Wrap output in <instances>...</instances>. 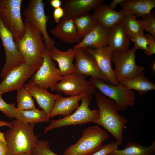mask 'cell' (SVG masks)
I'll list each match as a JSON object with an SVG mask.
<instances>
[{
  "label": "cell",
  "mask_w": 155,
  "mask_h": 155,
  "mask_svg": "<svg viewBox=\"0 0 155 155\" xmlns=\"http://www.w3.org/2000/svg\"><path fill=\"white\" fill-rule=\"evenodd\" d=\"M11 122L5 136L7 155H14L23 152L32 153L38 140L34 133V124L16 119Z\"/></svg>",
  "instance_id": "3"
},
{
  "label": "cell",
  "mask_w": 155,
  "mask_h": 155,
  "mask_svg": "<svg viewBox=\"0 0 155 155\" xmlns=\"http://www.w3.org/2000/svg\"><path fill=\"white\" fill-rule=\"evenodd\" d=\"M119 145L115 141L112 142L108 144L102 145L101 148L98 151L91 155H107L112 153L118 149Z\"/></svg>",
  "instance_id": "35"
},
{
  "label": "cell",
  "mask_w": 155,
  "mask_h": 155,
  "mask_svg": "<svg viewBox=\"0 0 155 155\" xmlns=\"http://www.w3.org/2000/svg\"><path fill=\"white\" fill-rule=\"evenodd\" d=\"M25 32L22 38L15 42L24 61L31 65L41 66L43 55L48 50L43 42L40 30L30 24L25 19Z\"/></svg>",
  "instance_id": "2"
},
{
  "label": "cell",
  "mask_w": 155,
  "mask_h": 155,
  "mask_svg": "<svg viewBox=\"0 0 155 155\" xmlns=\"http://www.w3.org/2000/svg\"><path fill=\"white\" fill-rule=\"evenodd\" d=\"M92 98V94H86L82 99L81 104L74 112L65 117L51 119L50 124L45 128L43 134L53 129L70 125H80L91 122L97 124L100 116L99 111L98 109H90Z\"/></svg>",
  "instance_id": "5"
},
{
  "label": "cell",
  "mask_w": 155,
  "mask_h": 155,
  "mask_svg": "<svg viewBox=\"0 0 155 155\" xmlns=\"http://www.w3.org/2000/svg\"><path fill=\"white\" fill-rule=\"evenodd\" d=\"M138 20L144 30L148 32L155 38V17L154 13L151 12Z\"/></svg>",
  "instance_id": "31"
},
{
  "label": "cell",
  "mask_w": 155,
  "mask_h": 155,
  "mask_svg": "<svg viewBox=\"0 0 155 155\" xmlns=\"http://www.w3.org/2000/svg\"><path fill=\"white\" fill-rule=\"evenodd\" d=\"M2 94L1 93V92H0V95H2Z\"/></svg>",
  "instance_id": "46"
},
{
  "label": "cell",
  "mask_w": 155,
  "mask_h": 155,
  "mask_svg": "<svg viewBox=\"0 0 155 155\" xmlns=\"http://www.w3.org/2000/svg\"><path fill=\"white\" fill-rule=\"evenodd\" d=\"M130 40L121 21L111 28L108 46L113 53L126 52L129 50Z\"/></svg>",
  "instance_id": "19"
},
{
  "label": "cell",
  "mask_w": 155,
  "mask_h": 155,
  "mask_svg": "<svg viewBox=\"0 0 155 155\" xmlns=\"http://www.w3.org/2000/svg\"><path fill=\"white\" fill-rule=\"evenodd\" d=\"M15 118L24 123L35 124L37 123L48 122L50 118L43 110L35 108L28 110L17 109Z\"/></svg>",
  "instance_id": "27"
},
{
  "label": "cell",
  "mask_w": 155,
  "mask_h": 155,
  "mask_svg": "<svg viewBox=\"0 0 155 155\" xmlns=\"http://www.w3.org/2000/svg\"><path fill=\"white\" fill-rule=\"evenodd\" d=\"M51 5L55 9L60 7L62 2L61 0H51L50 1Z\"/></svg>",
  "instance_id": "39"
},
{
  "label": "cell",
  "mask_w": 155,
  "mask_h": 155,
  "mask_svg": "<svg viewBox=\"0 0 155 155\" xmlns=\"http://www.w3.org/2000/svg\"><path fill=\"white\" fill-rule=\"evenodd\" d=\"M41 66L29 65L23 61L11 68L0 83V92L3 94L17 90Z\"/></svg>",
  "instance_id": "11"
},
{
  "label": "cell",
  "mask_w": 155,
  "mask_h": 155,
  "mask_svg": "<svg viewBox=\"0 0 155 155\" xmlns=\"http://www.w3.org/2000/svg\"><path fill=\"white\" fill-rule=\"evenodd\" d=\"M149 42L148 50L144 52L147 55H150L155 53V39L152 36L148 34L145 35Z\"/></svg>",
  "instance_id": "36"
},
{
  "label": "cell",
  "mask_w": 155,
  "mask_h": 155,
  "mask_svg": "<svg viewBox=\"0 0 155 155\" xmlns=\"http://www.w3.org/2000/svg\"><path fill=\"white\" fill-rule=\"evenodd\" d=\"M134 44V47L137 49H141L146 51L148 49L149 42L144 33L134 36L131 39Z\"/></svg>",
  "instance_id": "34"
},
{
  "label": "cell",
  "mask_w": 155,
  "mask_h": 155,
  "mask_svg": "<svg viewBox=\"0 0 155 155\" xmlns=\"http://www.w3.org/2000/svg\"><path fill=\"white\" fill-rule=\"evenodd\" d=\"M0 38L4 47L5 62L0 75L3 78L12 67L24 61L17 48L13 36L3 21L0 15Z\"/></svg>",
  "instance_id": "13"
},
{
  "label": "cell",
  "mask_w": 155,
  "mask_h": 155,
  "mask_svg": "<svg viewBox=\"0 0 155 155\" xmlns=\"http://www.w3.org/2000/svg\"><path fill=\"white\" fill-rule=\"evenodd\" d=\"M49 52L52 59L57 62L61 76L75 72L73 63L75 55L74 49L70 48L67 51H63L54 46L49 50Z\"/></svg>",
  "instance_id": "18"
},
{
  "label": "cell",
  "mask_w": 155,
  "mask_h": 155,
  "mask_svg": "<svg viewBox=\"0 0 155 155\" xmlns=\"http://www.w3.org/2000/svg\"><path fill=\"white\" fill-rule=\"evenodd\" d=\"M111 29L105 28L98 22L82 40L74 45L73 48L75 49L93 46L98 49L108 46Z\"/></svg>",
  "instance_id": "16"
},
{
  "label": "cell",
  "mask_w": 155,
  "mask_h": 155,
  "mask_svg": "<svg viewBox=\"0 0 155 155\" xmlns=\"http://www.w3.org/2000/svg\"><path fill=\"white\" fill-rule=\"evenodd\" d=\"M137 50L133 46L126 52L112 53L111 61L115 65L114 71L118 82L124 78H135L144 72L145 68L137 65L135 62Z\"/></svg>",
  "instance_id": "9"
},
{
  "label": "cell",
  "mask_w": 155,
  "mask_h": 155,
  "mask_svg": "<svg viewBox=\"0 0 155 155\" xmlns=\"http://www.w3.org/2000/svg\"><path fill=\"white\" fill-rule=\"evenodd\" d=\"M119 82L130 90H136L140 95L155 89V84L145 76L144 72L133 78L123 79Z\"/></svg>",
  "instance_id": "25"
},
{
  "label": "cell",
  "mask_w": 155,
  "mask_h": 155,
  "mask_svg": "<svg viewBox=\"0 0 155 155\" xmlns=\"http://www.w3.org/2000/svg\"><path fill=\"white\" fill-rule=\"evenodd\" d=\"M44 5L42 0H30L27 7L23 10L25 19L31 25L41 31L45 44L49 50L55 46L54 41L50 37L46 29L49 17L44 10Z\"/></svg>",
  "instance_id": "10"
},
{
  "label": "cell",
  "mask_w": 155,
  "mask_h": 155,
  "mask_svg": "<svg viewBox=\"0 0 155 155\" xmlns=\"http://www.w3.org/2000/svg\"><path fill=\"white\" fill-rule=\"evenodd\" d=\"M64 15V11L61 7L55 9L53 12V17L55 22L58 23Z\"/></svg>",
  "instance_id": "37"
},
{
  "label": "cell",
  "mask_w": 155,
  "mask_h": 155,
  "mask_svg": "<svg viewBox=\"0 0 155 155\" xmlns=\"http://www.w3.org/2000/svg\"><path fill=\"white\" fill-rule=\"evenodd\" d=\"M102 0H66L64 1L63 19H73L86 14L101 4Z\"/></svg>",
  "instance_id": "17"
},
{
  "label": "cell",
  "mask_w": 155,
  "mask_h": 155,
  "mask_svg": "<svg viewBox=\"0 0 155 155\" xmlns=\"http://www.w3.org/2000/svg\"><path fill=\"white\" fill-rule=\"evenodd\" d=\"M43 57L41 65L27 84L46 90L49 88L53 91L56 84L62 80L63 76L60 75L59 68L57 67L55 62L51 59L49 50L43 55Z\"/></svg>",
  "instance_id": "8"
},
{
  "label": "cell",
  "mask_w": 155,
  "mask_h": 155,
  "mask_svg": "<svg viewBox=\"0 0 155 155\" xmlns=\"http://www.w3.org/2000/svg\"><path fill=\"white\" fill-rule=\"evenodd\" d=\"M11 122H8L2 120H0V127L6 126L9 127L11 125Z\"/></svg>",
  "instance_id": "41"
},
{
  "label": "cell",
  "mask_w": 155,
  "mask_h": 155,
  "mask_svg": "<svg viewBox=\"0 0 155 155\" xmlns=\"http://www.w3.org/2000/svg\"><path fill=\"white\" fill-rule=\"evenodd\" d=\"M111 154L112 155H155V140L148 146L137 142H128L124 149L118 148Z\"/></svg>",
  "instance_id": "26"
},
{
  "label": "cell",
  "mask_w": 155,
  "mask_h": 155,
  "mask_svg": "<svg viewBox=\"0 0 155 155\" xmlns=\"http://www.w3.org/2000/svg\"><path fill=\"white\" fill-rule=\"evenodd\" d=\"M22 2V0H0V15L15 42L22 38L25 32L21 14Z\"/></svg>",
  "instance_id": "7"
},
{
  "label": "cell",
  "mask_w": 155,
  "mask_h": 155,
  "mask_svg": "<svg viewBox=\"0 0 155 155\" xmlns=\"http://www.w3.org/2000/svg\"><path fill=\"white\" fill-rule=\"evenodd\" d=\"M0 141L6 144L4 133L0 131Z\"/></svg>",
  "instance_id": "42"
},
{
  "label": "cell",
  "mask_w": 155,
  "mask_h": 155,
  "mask_svg": "<svg viewBox=\"0 0 155 155\" xmlns=\"http://www.w3.org/2000/svg\"><path fill=\"white\" fill-rule=\"evenodd\" d=\"M107 155H112V154L110 153V154H107Z\"/></svg>",
  "instance_id": "45"
},
{
  "label": "cell",
  "mask_w": 155,
  "mask_h": 155,
  "mask_svg": "<svg viewBox=\"0 0 155 155\" xmlns=\"http://www.w3.org/2000/svg\"><path fill=\"white\" fill-rule=\"evenodd\" d=\"M72 20L80 40L82 39L98 22L93 15L88 13Z\"/></svg>",
  "instance_id": "28"
},
{
  "label": "cell",
  "mask_w": 155,
  "mask_h": 155,
  "mask_svg": "<svg viewBox=\"0 0 155 155\" xmlns=\"http://www.w3.org/2000/svg\"><path fill=\"white\" fill-rule=\"evenodd\" d=\"M51 34L63 42L73 44L80 40L72 19L62 18L50 30Z\"/></svg>",
  "instance_id": "20"
},
{
  "label": "cell",
  "mask_w": 155,
  "mask_h": 155,
  "mask_svg": "<svg viewBox=\"0 0 155 155\" xmlns=\"http://www.w3.org/2000/svg\"><path fill=\"white\" fill-rule=\"evenodd\" d=\"M0 155H7V144L0 141Z\"/></svg>",
  "instance_id": "38"
},
{
  "label": "cell",
  "mask_w": 155,
  "mask_h": 155,
  "mask_svg": "<svg viewBox=\"0 0 155 155\" xmlns=\"http://www.w3.org/2000/svg\"><path fill=\"white\" fill-rule=\"evenodd\" d=\"M14 155H33L32 153L26 152H20Z\"/></svg>",
  "instance_id": "43"
},
{
  "label": "cell",
  "mask_w": 155,
  "mask_h": 155,
  "mask_svg": "<svg viewBox=\"0 0 155 155\" xmlns=\"http://www.w3.org/2000/svg\"><path fill=\"white\" fill-rule=\"evenodd\" d=\"M1 95H0V111L7 117L10 119L15 118L17 109L15 104L6 102L2 98Z\"/></svg>",
  "instance_id": "33"
},
{
  "label": "cell",
  "mask_w": 155,
  "mask_h": 155,
  "mask_svg": "<svg viewBox=\"0 0 155 155\" xmlns=\"http://www.w3.org/2000/svg\"><path fill=\"white\" fill-rule=\"evenodd\" d=\"M75 49V72L85 75L102 79L106 83L110 84L102 74L96 61L92 56L82 48Z\"/></svg>",
  "instance_id": "15"
},
{
  "label": "cell",
  "mask_w": 155,
  "mask_h": 155,
  "mask_svg": "<svg viewBox=\"0 0 155 155\" xmlns=\"http://www.w3.org/2000/svg\"><path fill=\"white\" fill-rule=\"evenodd\" d=\"M93 15L98 22L108 29L122 20L125 15L120 11H115L107 4L100 5L94 9Z\"/></svg>",
  "instance_id": "24"
},
{
  "label": "cell",
  "mask_w": 155,
  "mask_h": 155,
  "mask_svg": "<svg viewBox=\"0 0 155 155\" xmlns=\"http://www.w3.org/2000/svg\"><path fill=\"white\" fill-rule=\"evenodd\" d=\"M120 11L125 15H135L142 18L155 7V0H125L120 4Z\"/></svg>",
  "instance_id": "23"
},
{
  "label": "cell",
  "mask_w": 155,
  "mask_h": 155,
  "mask_svg": "<svg viewBox=\"0 0 155 155\" xmlns=\"http://www.w3.org/2000/svg\"><path fill=\"white\" fill-rule=\"evenodd\" d=\"M152 68L153 70L155 71V63L154 62H153L152 65Z\"/></svg>",
  "instance_id": "44"
},
{
  "label": "cell",
  "mask_w": 155,
  "mask_h": 155,
  "mask_svg": "<svg viewBox=\"0 0 155 155\" xmlns=\"http://www.w3.org/2000/svg\"><path fill=\"white\" fill-rule=\"evenodd\" d=\"M49 145V142L48 141L38 139L32 154L33 155H58L51 150Z\"/></svg>",
  "instance_id": "32"
},
{
  "label": "cell",
  "mask_w": 155,
  "mask_h": 155,
  "mask_svg": "<svg viewBox=\"0 0 155 155\" xmlns=\"http://www.w3.org/2000/svg\"><path fill=\"white\" fill-rule=\"evenodd\" d=\"M81 48L94 57L102 74L110 84L119 85L111 64L113 51L108 46L96 49L86 47Z\"/></svg>",
  "instance_id": "14"
},
{
  "label": "cell",
  "mask_w": 155,
  "mask_h": 155,
  "mask_svg": "<svg viewBox=\"0 0 155 155\" xmlns=\"http://www.w3.org/2000/svg\"><path fill=\"white\" fill-rule=\"evenodd\" d=\"M125 0H113L109 7L111 9L114 10L116 7V6L118 4H120L124 1Z\"/></svg>",
  "instance_id": "40"
},
{
  "label": "cell",
  "mask_w": 155,
  "mask_h": 155,
  "mask_svg": "<svg viewBox=\"0 0 155 155\" xmlns=\"http://www.w3.org/2000/svg\"><path fill=\"white\" fill-rule=\"evenodd\" d=\"M17 90V109L28 110L36 108L32 97L24 85Z\"/></svg>",
  "instance_id": "29"
},
{
  "label": "cell",
  "mask_w": 155,
  "mask_h": 155,
  "mask_svg": "<svg viewBox=\"0 0 155 155\" xmlns=\"http://www.w3.org/2000/svg\"><path fill=\"white\" fill-rule=\"evenodd\" d=\"M122 21L130 39L134 36L144 33V30L134 15H125Z\"/></svg>",
  "instance_id": "30"
},
{
  "label": "cell",
  "mask_w": 155,
  "mask_h": 155,
  "mask_svg": "<svg viewBox=\"0 0 155 155\" xmlns=\"http://www.w3.org/2000/svg\"><path fill=\"white\" fill-rule=\"evenodd\" d=\"M89 81L99 92L115 101L118 112L126 110L135 104L136 98L134 92L120 83L114 85L108 84L102 79L92 77Z\"/></svg>",
  "instance_id": "6"
},
{
  "label": "cell",
  "mask_w": 155,
  "mask_h": 155,
  "mask_svg": "<svg viewBox=\"0 0 155 155\" xmlns=\"http://www.w3.org/2000/svg\"><path fill=\"white\" fill-rule=\"evenodd\" d=\"M94 94L100 113L97 124L108 131L121 145L123 141V129L127 120L119 114L114 100L99 91H96Z\"/></svg>",
  "instance_id": "1"
},
{
  "label": "cell",
  "mask_w": 155,
  "mask_h": 155,
  "mask_svg": "<svg viewBox=\"0 0 155 155\" xmlns=\"http://www.w3.org/2000/svg\"><path fill=\"white\" fill-rule=\"evenodd\" d=\"M24 85L32 97L35 99L39 107L49 117L55 100L61 95V94L59 93L56 94H51L47 90L35 85L26 84Z\"/></svg>",
  "instance_id": "21"
},
{
  "label": "cell",
  "mask_w": 155,
  "mask_h": 155,
  "mask_svg": "<svg viewBox=\"0 0 155 155\" xmlns=\"http://www.w3.org/2000/svg\"><path fill=\"white\" fill-rule=\"evenodd\" d=\"M85 95L82 94L67 97L61 95L55 100L49 117L53 118L58 115H62L64 117L70 115L79 107V102Z\"/></svg>",
  "instance_id": "22"
},
{
  "label": "cell",
  "mask_w": 155,
  "mask_h": 155,
  "mask_svg": "<svg viewBox=\"0 0 155 155\" xmlns=\"http://www.w3.org/2000/svg\"><path fill=\"white\" fill-rule=\"evenodd\" d=\"M97 89L85 79V75L75 72L63 76L56 84L54 91L74 96L82 94H94Z\"/></svg>",
  "instance_id": "12"
},
{
  "label": "cell",
  "mask_w": 155,
  "mask_h": 155,
  "mask_svg": "<svg viewBox=\"0 0 155 155\" xmlns=\"http://www.w3.org/2000/svg\"><path fill=\"white\" fill-rule=\"evenodd\" d=\"M109 138L108 133L98 126L86 128L81 138L67 149L63 155H91L99 150L103 142Z\"/></svg>",
  "instance_id": "4"
}]
</instances>
